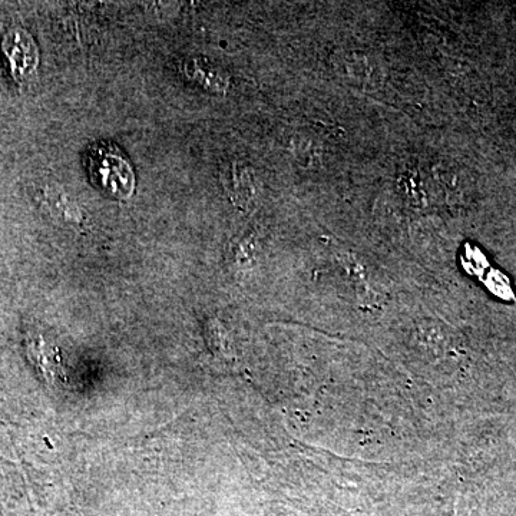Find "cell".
<instances>
[{
    "mask_svg": "<svg viewBox=\"0 0 516 516\" xmlns=\"http://www.w3.org/2000/svg\"><path fill=\"white\" fill-rule=\"evenodd\" d=\"M86 167L92 183L111 197L127 200L134 194L137 184L134 171L124 155L112 145L102 142L89 148Z\"/></svg>",
    "mask_w": 516,
    "mask_h": 516,
    "instance_id": "6da1fadb",
    "label": "cell"
},
{
    "mask_svg": "<svg viewBox=\"0 0 516 516\" xmlns=\"http://www.w3.org/2000/svg\"><path fill=\"white\" fill-rule=\"evenodd\" d=\"M2 52L8 62L9 74L16 84L28 81L38 69V46L23 28L15 26L5 33L2 39Z\"/></svg>",
    "mask_w": 516,
    "mask_h": 516,
    "instance_id": "7a4b0ae2",
    "label": "cell"
},
{
    "mask_svg": "<svg viewBox=\"0 0 516 516\" xmlns=\"http://www.w3.org/2000/svg\"><path fill=\"white\" fill-rule=\"evenodd\" d=\"M224 183H226L228 195L238 207L246 208L256 198L253 171L240 162H234L227 168Z\"/></svg>",
    "mask_w": 516,
    "mask_h": 516,
    "instance_id": "3957f363",
    "label": "cell"
},
{
    "mask_svg": "<svg viewBox=\"0 0 516 516\" xmlns=\"http://www.w3.org/2000/svg\"><path fill=\"white\" fill-rule=\"evenodd\" d=\"M38 203L55 220L71 224L82 223V214L78 205L69 200L68 195L61 190H56L54 187L41 188L38 193Z\"/></svg>",
    "mask_w": 516,
    "mask_h": 516,
    "instance_id": "277c9868",
    "label": "cell"
},
{
    "mask_svg": "<svg viewBox=\"0 0 516 516\" xmlns=\"http://www.w3.org/2000/svg\"><path fill=\"white\" fill-rule=\"evenodd\" d=\"M183 71L191 82L203 86L204 89L214 92V94H226L228 85H230L226 74L200 59L184 62Z\"/></svg>",
    "mask_w": 516,
    "mask_h": 516,
    "instance_id": "5b68a950",
    "label": "cell"
},
{
    "mask_svg": "<svg viewBox=\"0 0 516 516\" xmlns=\"http://www.w3.org/2000/svg\"><path fill=\"white\" fill-rule=\"evenodd\" d=\"M28 350L32 360H35L36 366L48 382L54 383L58 377H64V373L61 372V362L58 359V350L52 349L45 340H32Z\"/></svg>",
    "mask_w": 516,
    "mask_h": 516,
    "instance_id": "8992f818",
    "label": "cell"
}]
</instances>
